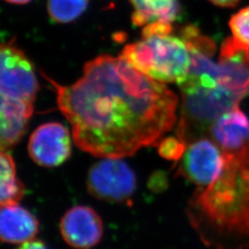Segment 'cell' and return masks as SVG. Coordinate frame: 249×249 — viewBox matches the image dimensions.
<instances>
[{"instance_id": "ba28073f", "label": "cell", "mask_w": 249, "mask_h": 249, "mask_svg": "<svg viewBox=\"0 0 249 249\" xmlns=\"http://www.w3.org/2000/svg\"><path fill=\"white\" fill-rule=\"evenodd\" d=\"M30 157L45 167H55L69 159L71 151V135L64 124L50 122L38 126L28 145Z\"/></svg>"}, {"instance_id": "3957f363", "label": "cell", "mask_w": 249, "mask_h": 249, "mask_svg": "<svg viewBox=\"0 0 249 249\" xmlns=\"http://www.w3.org/2000/svg\"><path fill=\"white\" fill-rule=\"evenodd\" d=\"M178 85L182 107L177 137L187 146L203 138L220 116L238 107L243 99L221 84L213 88L206 87L187 77Z\"/></svg>"}, {"instance_id": "9c48e42d", "label": "cell", "mask_w": 249, "mask_h": 249, "mask_svg": "<svg viewBox=\"0 0 249 249\" xmlns=\"http://www.w3.org/2000/svg\"><path fill=\"white\" fill-rule=\"evenodd\" d=\"M63 239L76 249H89L102 240L104 227L99 214L87 206L70 209L60 221Z\"/></svg>"}, {"instance_id": "5bb4252c", "label": "cell", "mask_w": 249, "mask_h": 249, "mask_svg": "<svg viewBox=\"0 0 249 249\" xmlns=\"http://www.w3.org/2000/svg\"><path fill=\"white\" fill-rule=\"evenodd\" d=\"M134 8L132 22L146 26L152 22L172 23L180 12L178 0H129Z\"/></svg>"}, {"instance_id": "d6986e66", "label": "cell", "mask_w": 249, "mask_h": 249, "mask_svg": "<svg viewBox=\"0 0 249 249\" xmlns=\"http://www.w3.org/2000/svg\"><path fill=\"white\" fill-rule=\"evenodd\" d=\"M172 23L157 21L152 22L143 28V38L152 36H169L172 33Z\"/></svg>"}, {"instance_id": "9a60e30c", "label": "cell", "mask_w": 249, "mask_h": 249, "mask_svg": "<svg viewBox=\"0 0 249 249\" xmlns=\"http://www.w3.org/2000/svg\"><path fill=\"white\" fill-rule=\"evenodd\" d=\"M0 201L1 206L18 204L24 195V187L18 180L16 165L11 155L1 151L0 156Z\"/></svg>"}, {"instance_id": "6da1fadb", "label": "cell", "mask_w": 249, "mask_h": 249, "mask_svg": "<svg viewBox=\"0 0 249 249\" xmlns=\"http://www.w3.org/2000/svg\"><path fill=\"white\" fill-rule=\"evenodd\" d=\"M81 151L103 158L131 156L158 146L178 120V95L122 56L86 63L80 80L63 86L44 74Z\"/></svg>"}, {"instance_id": "2e32d148", "label": "cell", "mask_w": 249, "mask_h": 249, "mask_svg": "<svg viewBox=\"0 0 249 249\" xmlns=\"http://www.w3.org/2000/svg\"><path fill=\"white\" fill-rule=\"evenodd\" d=\"M89 0H47V11L57 23H70L80 17L88 8Z\"/></svg>"}, {"instance_id": "8992f818", "label": "cell", "mask_w": 249, "mask_h": 249, "mask_svg": "<svg viewBox=\"0 0 249 249\" xmlns=\"http://www.w3.org/2000/svg\"><path fill=\"white\" fill-rule=\"evenodd\" d=\"M89 194L107 202L126 203L137 188L132 169L119 158H106L90 167L87 178Z\"/></svg>"}, {"instance_id": "52a82bcc", "label": "cell", "mask_w": 249, "mask_h": 249, "mask_svg": "<svg viewBox=\"0 0 249 249\" xmlns=\"http://www.w3.org/2000/svg\"><path fill=\"white\" fill-rule=\"evenodd\" d=\"M179 160L178 175L206 187L219 177L225 158L223 150L213 140L203 137L187 144Z\"/></svg>"}, {"instance_id": "5b68a950", "label": "cell", "mask_w": 249, "mask_h": 249, "mask_svg": "<svg viewBox=\"0 0 249 249\" xmlns=\"http://www.w3.org/2000/svg\"><path fill=\"white\" fill-rule=\"evenodd\" d=\"M38 81L34 67L15 40L1 45L0 97L34 106Z\"/></svg>"}, {"instance_id": "8fae6325", "label": "cell", "mask_w": 249, "mask_h": 249, "mask_svg": "<svg viewBox=\"0 0 249 249\" xmlns=\"http://www.w3.org/2000/svg\"><path fill=\"white\" fill-rule=\"evenodd\" d=\"M210 133L223 152L242 151L249 146V119L238 107H234L214 122Z\"/></svg>"}, {"instance_id": "277c9868", "label": "cell", "mask_w": 249, "mask_h": 249, "mask_svg": "<svg viewBox=\"0 0 249 249\" xmlns=\"http://www.w3.org/2000/svg\"><path fill=\"white\" fill-rule=\"evenodd\" d=\"M120 56L134 69L162 83L185 80L190 71L191 53L183 39L152 36L126 45Z\"/></svg>"}, {"instance_id": "44dd1931", "label": "cell", "mask_w": 249, "mask_h": 249, "mask_svg": "<svg viewBox=\"0 0 249 249\" xmlns=\"http://www.w3.org/2000/svg\"><path fill=\"white\" fill-rule=\"evenodd\" d=\"M209 1L219 7H233L240 0H209Z\"/></svg>"}, {"instance_id": "7a4b0ae2", "label": "cell", "mask_w": 249, "mask_h": 249, "mask_svg": "<svg viewBox=\"0 0 249 249\" xmlns=\"http://www.w3.org/2000/svg\"><path fill=\"white\" fill-rule=\"evenodd\" d=\"M224 158L219 177L192 197L188 215L207 245L244 249L249 246V146L224 152Z\"/></svg>"}, {"instance_id": "30bf717a", "label": "cell", "mask_w": 249, "mask_h": 249, "mask_svg": "<svg viewBox=\"0 0 249 249\" xmlns=\"http://www.w3.org/2000/svg\"><path fill=\"white\" fill-rule=\"evenodd\" d=\"M219 83L245 97L249 92V45L236 38H227L219 57Z\"/></svg>"}, {"instance_id": "4fadbf2b", "label": "cell", "mask_w": 249, "mask_h": 249, "mask_svg": "<svg viewBox=\"0 0 249 249\" xmlns=\"http://www.w3.org/2000/svg\"><path fill=\"white\" fill-rule=\"evenodd\" d=\"M34 113V106L1 98L0 137L1 151H6L20 141Z\"/></svg>"}, {"instance_id": "7c38bea8", "label": "cell", "mask_w": 249, "mask_h": 249, "mask_svg": "<svg viewBox=\"0 0 249 249\" xmlns=\"http://www.w3.org/2000/svg\"><path fill=\"white\" fill-rule=\"evenodd\" d=\"M39 222L28 210L18 204L1 206L0 236L4 243L22 245L36 238Z\"/></svg>"}, {"instance_id": "7402d4cb", "label": "cell", "mask_w": 249, "mask_h": 249, "mask_svg": "<svg viewBox=\"0 0 249 249\" xmlns=\"http://www.w3.org/2000/svg\"><path fill=\"white\" fill-rule=\"evenodd\" d=\"M9 3H12V4H18V5H22V4H27L32 0H5Z\"/></svg>"}, {"instance_id": "ffe728a7", "label": "cell", "mask_w": 249, "mask_h": 249, "mask_svg": "<svg viewBox=\"0 0 249 249\" xmlns=\"http://www.w3.org/2000/svg\"><path fill=\"white\" fill-rule=\"evenodd\" d=\"M16 249H48L45 246V243L42 241L33 240L30 242H27L22 244L19 248Z\"/></svg>"}, {"instance_id": "e0dca14e", "label": "cell", "mask_w": 249, "mask_h": 249, "mask_svg": "<svg viewBox=\"0 0 249 249\" xmlns=\"http://www.w3.org/2000/svg\"><path fill=\"white\" fill-rule=\"evenodd\" d=\"M233 37L249 45V7L234 14L229 22Z\"/></svg>"}, {"instance_id": "ac0fdd59", "label": "cell", "mask_w": 249, "mask_h": 249, "mask_svg": "<svg viewBox=\"0 0 249 249\" xmlns=\"http://www.w3.org/2000/svg\"><path fill=\"white\" fill-rule=\"evenodd\" d=\"M187 144L178 137H167L159 144L160 156L168 160H179L186 151Z\"/></svg>"}]
</instances>
